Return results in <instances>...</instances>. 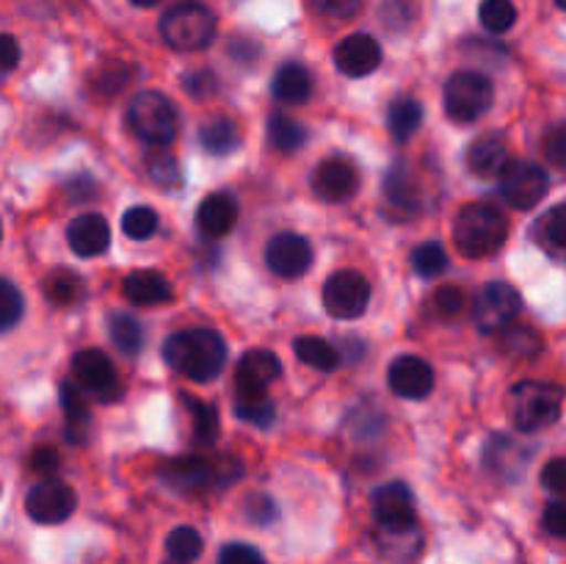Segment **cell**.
Here are the masks:
<instances>
[{"label": "cell", "instance_id": "6da1fadb", "mask_svg": "<svg viewBox=\"0 0 566 564\" xmlns=\"http://www.w3.org/2000/svg\"><path fill=\"white\" fill-rule=\"evenodd\" d=\"M164 359L191 382H210L227 363V343L210 326H193L169 335L164 343Z\"/></svg>", "mask_w": 566, "mask_h": 564}, {"label": "cell", "instance_id": "7a4b0ae2", "mask_svg": "<svg viewBox=\"0 0 566 564\" xmlns=\"http://www.w3.org/2000/svg\"><path fill=\"white\" fill-rule=\"evenodd\" d=\"M509 236V221L495 205L470 202L464 205L453 221V241L464 258H490L503 247Z\"/></svg>", "mask_w": 566, "mask_h": 564}, {"label": "cell", "instance_id": "3957f363", "mask_svg": "<svg viewBox=\"0 0 566 564\" xmlns=\"http://www.w3.org/2000/svg\"><path fill=\"white\" fill-rule=\"evenodd\" d=\"M160 36L171 50H205L216 36V14L199 0H180L160 17Z\"/></svg>", "mask_w": 566, "mask_h": 564}, {"label": "cell", "instance_id": "277c9868", "mask_svg": "<svg viewBox=\"0 0 566 564\" xmlns=\"http://www.w3.org/2000/svg\"><path fill=\"white\" fill-rule=\"evenodd\" d=\"M125 122L133 130V136L153 144V147H169L177 136V125H180L175 103L166 94L153 92V88L138 92L127 103Z\"/></svg>", "mask_w": 566, "mask_h": 564}, {"label": "cell", "instance_id": "5b68a950", "mask_svg": "<svg viewBox=\"0 0 566 564\" xmlns=\"http://www.w3.org/2000/svg\"><path fill=\"white\" fill-rule=\"evenodd\" d=\"M564 393L547 382H520L509 396V412L520 431H539L562 418Z\"/></svg>", "mask_w": 566, "mask_h": 564}, {"label": "cell", "instance_id": "8992f818", "mask_svg": "<svg viewBox=\"0 0 566 564\" xmlns=\"http://www.w3.org/2000/svg\"><path fill=\"white\" fill-rule=\"evenodd\" d=\"M495 103V86L475 70H459L446 83V114L459 125L479 122Z\"/></svg>", "mask_w": 566, "mask_h": 564}, {"label": "cell", "instance_id": "52a82bcc", "mask_svg": "<svg viewBox=\"0 0 566 564\" xmlns=\"http://www.w3.org/2000/svg\"><path fill=\"white\" fill-rule=\"evenodd\" d=\"M321 302H324L326 313H329L332 318H340V321L359 318L370 304L368 276L359 274V271L354 269L335 271V274L324 282Z\"/></svg>", "mask_w": 566, "mask_h": 564}, {"label": "cell", "instance_id": "ba28073f", "mask_svg": "<svg viewBox=\"0 0 566 564\" xmlns=\"http://www.w3.org/2000/svg\"><path fill=\"white\" fill-rule=\"evenodd\" d=\"M523 310V296L514 285L501 280H492L475 293L473 302V321L481 332L486 335H495L503 332Z\"/></svg>", "mask_w": 566, "mask_h": 564}, {"label": "cell", "instance_id": "9c48e42d", "mask_svg": "<svg viewBox=\"0 0 566 564\" xmlns=\"http://www.w3.org/2000/svg\"><path fill=\"white\" fill-rule=\"evenodd\" d=\"M551 188V177L539 164L531 160H509L506 169L501 171V194L512 208L531 210L545 199Z\"/></svg>", "mask_w": 566, "mask_h": 564}, {"label": "cell", "instance_id": "30bf717a", "mask_svg": "<svg viewBox=\"0 0 566 564\" xmlns=\"http://www.w3.org/2000/svg\"><path fill=\"white\" fill-rule=\"evenodd\" d=\"M75 490L59 479H44L28 490L25 512L39 525H59L75 512Z\"/></svg>", "mask_w": 566, "mask_h": 564}, {"label": "cell", "instance_id": "8fae6325", "mask_svg": "<svg viewBox=\"0 0 566 564\" xmlns=\"http://www.w3.org/2000/svg\"><path fill=\"white\" fill-rule=\"evenodd\" d=\"M310 182H313V191L324 202H346V199L357 197L359 186H363V175H359V166L352 158L332 155V158H324L315 166Z\"/></svg>", "mask_w": 566, "mask_h": 564}, {"label": "cell", "instance_id": "7c38bea8", "mask_svg": "<svg viewBox=\"0 0 566 564\" xmlns=\"http://www.w3.org/2000/svg\"><path fill=\"white\" fill-rule=\"evenodd\" d=\"M265 263L282 280H298L313 265V243L298 232H280L265 247Z\"/></svg>", "mask_w": 566, "mask_h": 564}, {"label": "cell", "instance_id": "4fadbf2b", "mask_svg": "<svg viewBox=\"0 0 566 564\" xmlns=\"http://www.w3.org/2000/svg\"><path fill=\"white\" fill-rule=\"evenodd\" d=\"M536 446L528 442L525 437H512V435H495L486 446V468L503 481H517L520 476L528 470L531 459H534Z\"/></svg>", "mask_w": 566, "mask_h": 564}, {"label": "cell", "instance_id": "5bb4252c", "mask_svg": "<svg viewBox=\"0 0 566 564\" xmlns=\"http://www.w3.org/2000/svg\"><path fill=\"white\" fill-rule=\"evenodd\" d=\"M72 376H75L81 390L94 393L99 398H108L119 390V376H116L114 363L99 348H81L72 357Z\"/></svg>", "mask_w": 566, "mask_h": 564}, {"label": "cell", "instance_id": "9a60e30c", "mask_svg": "<svg viewBox=\"0 0 566 564\" xmlns=\"http://www.w3.org/2000/svg\"><path fill=\"white\" fill-rule=\"evenodd\" d=\"M434 368L415 354H401L387 368V385L398 398H412V401L426 398L434 390Z\"/></svg>", "mask_w": 566, "mask_h": 564}, {"label": "cell", "instance_id": "2e32d148", "mask_svg": "<svg viewBox=\"0 0 566 564\" xmlns=\"http://www.w3.org/2000/svg\"><path fill=\"white\" fill-rule=\"evenodd\" d=\"M374 545L387 562L415 564L423 553V531L418 523L412 525H376Z\"/></svg>", "mask_w": 566, "mask_h": 564}, {"label": "cell", "instance_id": "e0dca14e", "mask_svg": "<svg viewBox=\"0 0 566 564\" xmlns=\"http://www.w3.org/2000/svg\"><path fill=\"white\" fill-rule=\"evenodd\" d=\"M282 374V363L269 348H249L235 365V393H265Z\"/></svg>", "mask_w": 566, "mask_h": 564}, {"label": "cell", "instance_id": "ac0fdd59", "mask_svg": "<svg viewBox=\"0 0 566 564\" xmlns=\"http://www.w3.org/2000/svg\"><path fill=\"white\" fill-rule=\"evenodd\" d=\"M335 64L343 75L365 77L379 70L381 48L368 33H352L335 48Z\"/></svg>", "mask_w": 566, "mask_h": 564}, {"label": "cell", "instance_id": "d6986e66", "mask_svg": "<svg viewBox=\"0 0 566 564\" xmlns=\"http://www.w3.org/2000/svg\"><path fill=\"white\" fill-rule=\"evenodd\" d=\"M370 506H374V520L376 525H412L418 523L415 518V498L403 481H390V484H381L379 490L370 498Z\"/></svg>", "mask_w": 566, "mask_h": 564}, {"label": "cell", "instance_id": "ffe728a7", "mask_svg": "<svg viewBox=\"0 0 566 564\" xmlns=\"http://www.w3.org/2000/svg\"><path fill=\"white\" fill-rule=\"evenodd\" d=\"M66 243L77 258H97L108 249L111 227L99 213H81L66 227Z\"/></svg>", "mask_w": 566, "mask_h": 564}, {"label": "cell", "instance_id": "44dd1931", "mask_svg": "<svg viewBox=\"0 0 566 564\" xmlns=\"http://www.w3.org/2000/svg\"><path fill=\"white\" fill-rule=\"evenodd\" d=\"M219 468L202 457H177L164 464V481L177 492H199L213 487Z\"/></svg>", "mask_w": 566, "mask_h": 564}, {"label": "cell", "instance_id": "7402d4cb", "mask_svg": "<svg viewBox=\"0 0 566 564\" xmlns=\"http://www.w3.org/2000/svg\"><path fill=\"white\" fill-rule=\"evenodd\" d=\"M238 205L230 194L216 191L202 199L197 210V227L205 238H224L235 227Z\"/></svg>", "mask_w": 566, "mask_h": 564}, {"label": "cell", "instance_id": "603a6c76", "mask_svg": "<svg viewBox=\"0 0 566 564\" xmlns=\"http://www.w3.org/2000/svg\"><path fill=\"white\" fill-rule=\"evenodd\" d=\"M122 293H125L127 302L133 304H164L175 299V288L166 280L160 271L142 269L130 271V274L122 280Z\"/></svg>", "mask_w": 566, "mask_h": 564}, {"label": "cell", "instance_id": "cb8c5ba5", "mask_svg": "<svg viewBox=\"0 0 566 564\" xmlns=\"http://www.w3.org/2000/svg\"><path fill=\"white\" fill-rule=\"evenodd\" d=\"M385 199L387 205H390V219H412L420 210L418 186H415L412 175H409L401 164L392 166V171L387 175Z\"/></svg>", "mask_w": 566, "mask_h": 564}, {"label": "cell", "instance_id": "d4e9b609", "mask_svg": "<svg viewBox=\"0 0 566 564\" xmlns=\"http://www.w3.org/2000/svg\"><path fill=\"white\" fill-rule=\"evenodd\" d=\"M566 208L564 205H553L545 216L534 221L531 227V238H534L536 247L545 254H551L553 260H564L566 252Z\"/></svg>", "mask_w": 566, "mask_h": 564}, {"label": "cell", "instance_id": "484cf974", "mask_svg": "<svg viewBox=\"0 0 566 564\" xmlns=\"http://www.w3.org/2000/svg\"><path fill=\"white\" fill-rule=\"evenodd\" d=\"M512 155L509 147L495 136L479 138V142L470 144L468 149V169L479 177H501V171L506 169Z\"/></svg>", "mask_w": 566, "mask_h": 564}, {"label": "cell", "instance_id": "4316f807", "mask_svg": "<svg viewBox=\"0 0 566 564\" xmlns=\"http://www.w3.org/2000/svg\"><path fill=\"white\" fill-rule=\"evenodd\" d=\"M271 92H274V97L280 100V103L302 105L307 103L310 94H313V75H310L307 66L296 64V61L282 64L274 75V86H271Z\"/></svg>", "mask_w": 566, "mask_h": 564}, {"label": "cell", "instance_id": "83f0119b", "mask_svg": "<svg viewBox=\"0 0 566 564\" xmlns=\"http://www.w3.org/2000/svg\"><path fill=\"white\" fill-rule=\"evenodd\" d=\"M423 125V105L415 97H398L392 100L390 108H387V130H390L392 142L407 144L409 138L418 133V127Z\"/></svg>", "mask_w": 566, "mask_h": 564}, {"label": "cell", "instance_id": "f1b7e54d", "mask_svg": "<svg viewBox=\"0 0 566 564\" xmlns=\"http://www.w3.org/2000/svg\"><path fill=\"white\" fill-rule=\"evenodd\" d=\"M199 144H202L205 153L210 155H230L235 153L238 144H241V127L232 119H227V116L205 122V125L199 127Z\"/></svg>", "mask_w": 566, "mask_h": 564}, {"label": "cell", "instance_id": "f546056e", "mask_svg": "<svg viewBox=\"0 0 566 564\" xmlns=\"http://www.w3.org/2000/svg\"><path fill=\"white\" fill-rule=\"evenodd\" d=\"M293 352H296V357L302 359L304 365H310V368L315 370H326V374L340 365V352H337L329 341H324V337L318 335L296 337V341H293Z\"/></svg>", "mask_w": 566, "mask_h": 564}, {"label": "cell", "instance_id": "4dcf8cb0", "mask_svg": "<svg viewBox=\"0 0 566 564\" xmlns=\"http://www.w3.org/2000/svg\"><path fill=\"white\" fill-rule=\"evenodd\" d=\"M182 404H186L188 415H191L193 440L199 446H213L216 437H219V412H216L213 404L202 401L197 396H188V393H182Z\"/></svg>", "mask_w": 566, "mask_h": 564}, {"label": "cell", "instance_id": "1f68e13d", "mask_svg": "<svg viewBox=\"0 0 566 564\" xmlns=\"http://www.w3.org/2000/svg\"><path fill=\"white\" fill-rule=\"evenodd\" d=\"M61 407H64L66 415V435H70V440H83V435H86L88 429V407L81 387L72 385L70 379L61 385Z\"/></svg>", "mask_w": 566, "mask_h": 564}, {"label": "cell", "instance_id": "d6a6232c", "mask_svg": "<svg viewBox=\"0 0 566 564\" xmlns=\"http://www.w3.org/2000/svg\"><path fill=\"white\" fill-rule=\"evenodd\" d=\"M205 551V542L197 529L191 525H177L169 536H166V558L177 564H193Z\"/></svg>", "mask_w": 566, "mask_h": 564}, {"label": "cell", "instance_id": "836d02e7", "mask_svg": "<svg viewBox=\"0 0 566 564\" xmlns=\"http://www.w3.org/2000/svg\"><path fill=\"white\" fill-rule=\"evenodd\" d=\"M235 415L258 429H269L276 418V407L265 393H235Z\"/></svg>", "mask_w": 566, "mask_h": 564}, {"label": "cell", "instance_id": "e575fe53", "mask_svg": "<svg viewBox=\"0 0 566 564\" xmlns=\"http://www.w3.org/2000/svg\"><path fill=\"white\" fill-rule=\"evenodd\" d=\"M307 142V130L298 125L296 119L285 114H274L269 119V144L276 149V153H296L302 144Z\"/></svg>", "mask_w": 566, "mask_h": 564}, {"label": "cell", "instance_id": "d590c367", "mask_svg": "<svg viewBox=\"0 0 566 564\" xmlns=\"http://www.w3.org/2000/svg\"><path fill=\"white\" fill-rule=\"evenodd\" d=\"M108 335L116 348L125 354H138L144 346V326L142 321L127 313H114L108 318Z\"/></svg>", "mask_w": 566, "mask_h": 564}, {"label": "cell", "instance_id": "8d00e7d4", "mask_svg": "<svg viewBox=\"0 0 566 564\" xmlns=\"http://www.w3.org/2000/svg\"><path fill=\"white\" fill-rule=\"evenodd\" d=\"M448 265H451V258H448L446 247L440 241H426L420 247H415L412 269L420 276H426V280H434V276L446 274Z\"/></svg>", "mask_w": 566, "mask_h": 564}, {"label": "cell", "instance_id": "74e56055", "mask_svg": "<svg viewBox=\"0 0 566 564\" xmlns=\"http://www.w3.org/2000/svg\"><path fill=\"white\" fill-rule=\"evenodd\" d=\"M44 293L53 304H72L83 296V276H77L75 271L70 269H59L48 276L44 282Z\"/></svg>", "mask_w": 566, "mask_h": 564}, {"label": "cell", "instance_id": "f35d334b", "mask_svg": "<svg viewBox=\"0 0 566 564\" xmlns=\"http://www.w3.org/2000/svg\"><path fill=\"white\" fill-rule=\"evenodd\" d=\"M479 17L481 25L490 33H506L517 22V6L512 0H484L479 9Z\"/></svg>", "mask_w": 566, "mask_h": 564}, {"label": "cell", "instance_id": "ab89813d", "mask_svg": "<svg viewBox=\"0 0 566 564\" xmlns=\"http://www.w3.org/2000/svg\"><path fill=\"white\" fill-rule=\"evenodd\" d=\"M147 175L153 177L155 186L160 188H177L182 182L180 160H177L169 149H158V153L149 155Z\"/></svg>", "mask_w": 566, "mask_h": 564}, {"label": "cell", "instance_id": "60d3db41", "mask_svg": "<svg viewBox=\"0 0 566 564\" xmlns=\"http://www.w3.org/2000/svg\"><path fill=\"white\" fill-rule=\"evenodd\" d=\"M155 230H158V213L147 205H136L122 216V232L133 241H147L155 236Z\"/></svg>", "mask_w": 566, "mask_h": 564}, {"label": "cell", "instance_id": "b9f144b4", "mask_svg": "<svg viewBox=\"0 0 566 564\" xmlns=\"http://www.w3.org/2000/svg\"><path fill=\"white\" fill-rule=\"evenodd\" d=\"M22 310H25V302H22L20 288L0 276V332L20 324Z\"/></svg>", "mask_w": 566, "mask_h": 564}, {"label": "cell", "instance_id": "7bdbcfd3", "mask_svg": "<svg viewBox=\"0 0 566 564\" xmlns=\"http://www.w3.org/2000/svg\"><path fill=\"white\" fill-rule=\"evenodd\" d=\"M539 332L531 330V326H506V330H503V352L517 354V357H528V354L539 352Z\"/></svg>", "mask_w": 566, "mask_h": 564}, {"label": "cell", "instance_id": "ee69618b", "mask_svg": "<svg viewBox=\"0 0 566 564\" xmlns=\"http://www.w3.org/2000/svg\"><path fill=\"white\" fill-rule=\"evenodd\" d=\"M365 0H310L313 11L318 17H326V20H354V17L363 11Z\"/></svg>", "mask_w": 566, "mask_h": 564}, {"label": "cell", "instance_id": "f6af8a7d", "mask_svg": "<svg viewBox=\"0 0 566 564\" xmlns=\"http://www.w3.org/2000/svg\"><path fill=\"white\" fill-rule=\"evenodd\" d=\"M219 564H265V558L258 547L247 545V542H230L221 547Z\"/></svg>", "mask_w": 566, "mask_h": 564}, {"label": "cell", "instance_id": "bcb514c9", "mask_svg": "<svg viewBox=\"0 0 566 564\" xmlns=\"http://www.w3.org/2000/svg\"><path fill=\"white\" fill-rule=\"evenodd\" d=\"M431 304H434V313L440 315V318H453V315L462 313L464 307V296L459 288H440V291L434 293V299H431Z\"/></svg>", "mask_w": 566, "mask_h": 564}, {"label": "cell", "instance_id": "7dc6e473", "mask_svg": "<svg viewBox=\"0 0 566 564\" xmlns=\"http://www.w3.org/2000/svg\"><path fill=\"white\" fill-rule=\"evenodd\" d=\"M542 484L553 492V498H564L566 492V462L564 457H553L542 470Z\"/></svg>", "mask_w": 566, "mask_h": 564}, {"label": "cell", "instance_id": "c3c4849f", "mask_svg": "<svg viewBox=\"0 0 566 564\" xmlns=\"http://www.w3.org/2000/svg\"><path fill=\"white\" fill-rule=\"evenodd\" d=\"M542 525H545L547 534L556 536V540L566 536V506L562 498H553V501L547 503L545 514H542Z\"/></svg>", "mask_w": 566, "mask_h": 564}, {"label": "cell", "instance_id": "681fc988", "mask_svg": "<svg viewBox=\"0 0 566 564\" xmlns=\"http://www.w3.org/2000/svg\"><path fill=\"white\" fill-rule=\"evenodd\" d=\"M412 14H415L412 0H387V3L381 6V17H385L387 25L392 28L409 25V22L415 20Z\"/></svg>", "mask_w": 566, "mask_h": 564}, {"label": "cell", "instance_id": "f907efd6", "mask_svg": "<svg viewBox=\"0 0 566 564\" xmlns=\"http://www.w3.org/2000/svg\"><path fill=\"white\" fill-rule=\"evenodd\" d=\"M247 514H249V520H252V523H258V525H269V523H274L276 520V503L271 501L269 495H252L249 498V503H247Z\"/></svg>", "mask_w": 566, "mask_h": 564}, {"label": "cell", "instance_id": "816d5d0a", "mask_svg": "<svg viewBox=\"0 0 566 564\" xmlns=\"http://www.w3.org/2000/svg\"><path fill=\"white\" fill-rule=\"evenodd\" d=\"M545 155L553 160L556 169H564L566 166V127L556 125L551 130V136L545 138Z\"/></svg>", "mask_w": 566, "mask_h": 564}, {"label": "cell", "instance_id": "f5cc1de1", "mask_svg": "<svg viewBox=\"0 0 566 564\" xmlns=\"http://www.w3.org/2000/svg\"><path fill=\"white\" fill-rule=\"evenodd\" d=\"M20 42L11 33H0V72H14L20 66Z\"/></svg>", "mask_w": 566, "mask_h": 564}, {"label": "cell", "instance_id": "db71d44e", "mask_svg": "<svg viewBox=\"0 0 566 564\" xmlns=\"http://www.w3.org/2000/svg\"><path fill=\"white\" fill-rule=\"evenodd\" d=\"M94 86L103 94H116L122 86H127V70L125 66H111V70L105 66L97 81H94Z\"/></svg>", "mask_w": 566, "mask_h": 564}, {"label": "cell", "instance_id": "11a10c76", "mask_svg": "<svg viewBox=\"0 0 566 564\" xmlns=\"http://www.w3.org/2000/svg\"><path fill=\"white\" fill-rule=\"evenodd\" d=\"M186 88L188 94H193V97H208V94L216 88V75L210 70L191 72V75H186Z\"/></svg>", "mask_w": 566, "mask_h": 564}, {"label": "cell", "instance_id": "9f6ffc18", "mask_svg": "<svg viewBox=\"0 0 566 564\" xmlns=\"http://www.w3.org/2000/svg\"><path fill=\"white\" fill-rule=\"evenodd\" d=\"M31 468L36 470V473H53L55 468H61V457L55 448H36V451L31 453Z\"/></svg>", "mask_w": 566, "mask_h": 564}, {"label": "cell", "instance_id": "6f0895ef", "mask_svg": "<svg viewBox=\"0 0 566 564\" xmlns=\"http://www.w3.org/2000/svg\"><path fill=\"white\" fill-rule=\"evenodd\" d=\"M133 6H138V9H149V6H158L160 0H130Z\"/></svg>", "mask_w": 566, "mask_h": 564}, {"label": "cell", "instance_id": "680465c9", "mask_svg": "<svg viewBox=\"0 0 566 564\" xmlns=\"http://www.w3.org/2000/svg\"><path fill=\"white\" fill-rule=\"evenodd\" d=\"M556 6L558 9H566V0H556Z\"/></svg>", "mask_w": 566, "mask_h": 564}, {"label": "cell", "instance_id": "91938a15", "mask_svg": "<svg viewBox=\"0 0 566 564\" xmlns=\"http://www.w3.org/2000/svg\"><path fill=\"white\" fill-rule=\"evenodd\" d=\"M164 564H177V562H171V558H166V562Z\"/></svg>", "mask_w": 566, "mask_h": 564}]
</instances>
